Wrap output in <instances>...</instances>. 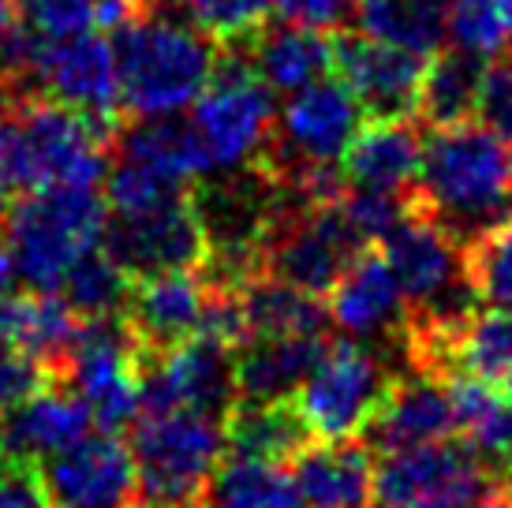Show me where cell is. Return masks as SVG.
I'll use <instances>...</instances> for the list:
<instances>
[{
  "mask_svg": "<svg viewBox=\"0 0 512 508\" xmlns=\"http://www.w3.org/2000/svg\"><path fill=\"white\" fill-rule=\"evenodd\" d=\"M415 202L460 243H471L512 217L509 150L479 120L430 127Z\"/></svg>",
  "mask_w": 512,
  "mask_h": 508,
  "instance_id": "1",
  "label": "cell"
},
{
  "mask_svg": "<svg viewBox=\"0 0 512 508\" xmlns=\"http://www.w3.org/2000/svg\"><path fill=\"white\" fill-rule=\"evenodd\" d=\"M113 49L120 105L131 116H172L195 105L221 60V49L199 27L157 8L116 30Z\"/></svg>",
  "mask_w": 512,
  "mask_h": 508,
  "instance_id": "2",
  "label": "cell"
},
{
  "mask_svg": "<svg viewBox=\"0 0 512 508\" xmlns=\"http://www.w3.org/2000/svg\"><path fill=\"white\" fill-rule=\"evenodd\" d=\"M4 120H8L4 169L15 187L42 191V187L64 184H101V176L109 169L105 150L116 142L105 124L45 94H23L4 113Z\"/></svg>",
  "mask_w": 512,
  "mask_h": 508,
  "instance_id": "3",
  "label": "cell"
},
{
  "mask_svg": "<svg viewBox=\"0 0 512 508\" xmlns=\"http://www.w3.org/2000/svg\"><path fill=\"white\" fill-rule=\"evenodd\" d=\"M109 202L98 187H42L8 210V247L15 273L34 288L57 292L68 269L105 243Z\"/></svg>",
  "mask_w": 512,
  "mask_h": 508,
  "instance_id": "4",
  "label": "cell"
},
{
  "mask_svg": "<svg viewBox=\"0 0 512 508\" xmlns=\"http://www.w3.org/2000/svg\"><path fill=\"white\" fill-rule=\"evenodd\" d=\"M277 124L273 86L262 79L243 45L221 49L214 79L195 98L191 131L206 157V172H232L266 154Z\"/></svg>",
  "mask_w": 512,
  "mask_h": 508,
  "instance_id": "5",
  "label": "cell"
},
{
  "mask_svg": "<svg viewBox=\"0 0 512 508\" xmlns=\"http://www.w3.org/2000/svg\"><path fill=\"white\" fill-rule=\"evenodd\" d=\"M139 497L165 508H199L206 482L225 456V415L172 408L154 411L131 438Z\"/></svg>",
  "mask_w": 512,
  "mask_h": 508,
  "instance_id": "6",
  "label": "cell"
},
{
  "mask_svg": "<svg viewBox=\"0 0 512 508\" xmlns=\"http://www.w3.org/2000/svg\"><path fill=\"white\" fill-rule=\"evenodd\" d=\"M8 64H12L19 86L34 94L30 86H42L38 94L64 101L90 120L120 131V75H116V49L98 34H72V38H38V34H12L8 42Z\"/></svg>",
  "mask_w": 512,
  "mask_h": 508,
  "instance_id": "7",
  "label": "cell"
},
{
  "mask_svg": "<svg viewBox=\"0 0 512 508\" xmlns=\"http://www.w3.org/2000/svg\"><path fill=\"white\" fill-rule=\"evenodd\" d=\"M393 378L397 374L389 370L378 348L363 340H333L299 385L296 404L314 438H359L385 404Z\"/></svg>",
  "mask_w": 512,
  "mask_h": 508,
  "instance_id": "8",
  "label": "cell"
},
{
  "mask_svg": "<svg viewBox=\"0 0 512 508\" xmlns=\"http://www.w3.org/2000/svg\"><path fill=\"white\" fill-rule=\"evenodd\" d=\"M146 348L135 340L124 314L83 318L79 340L72 348L64 385H72L94 411V426L124 430L143 415V367Z\"/></svg>",
  "mask_w": 512,
  "mask_h": 508,
  "instance_id": "9",
  "label": "cell"
},
{
  "mask_svg": "<svg viewBox=\"0 0 512 508\" xmlns=\"http://www.w3.org/2000/svg\"><path fill=\"white\" fill-rule=\"evenodd\" d=\"M363 109L341 79H318V83L292 90L285 109L277 113L270 146L255 165L270 176L314 169V165H337L356 139L363 124Z\"/></svg>",
  "mask_w": 512,
  "mask_h": 508,
  "instance_id": "10",
  "label": "cell"
},
{
  "mask_svg": "<svg viewBox=\"0 0 512 508\" xmlns=\"http://www.w3.org/2000/svg\"><path fill=\"white\" fill-rule=\"evenodd\" d=\"M498 479L468 445L434 441L385 452L374 467V497L389 508H479Z\"/></svg>",
  "mask_w": 512,
  "mask_h": 508,
  "instance_id": "11",
  "label": "cell"
},
{
  "mask_svg": "<svg viewBox=\"0 0 512 508\" xmlns=\"http://www.w3.org/2000/svg\"><path fill=\"white\" fill-rule=\"evenodd\" d=\"M333 71L352 90L367 120H412L419 116V94L427 60L423 53L370 38L367 30L341 34L333 42Z\"/></svg>",
  "mask_w": 512,
  "mask_h": 508,
  "instance_id": "12",
  "label": "cell"
},
{
  "mask_svg": "<svg viewBox=\"0 0 512 508\" xmlns=\"http://www.w3.org/2000/svg\"><path fill=\"white\" fill-rule=\"evenodd\" d=\"M236 404V348L214 337H191L165 348L143 367V415L172 408L225 415Z\"/></svg>",
  "mask_w": 512,
  "mask_h": 508,
  "instance_id": "13",
  "label": "cell"
},
{
  "mask_svg": "<svg viewBox=\"0 0 512 508\" xmlns=\"http://www.w3.org/2000/svg\"><path fill=\"white\" fill-rule=\"evenodd\" d=\"M105 251L128 269L135 281L172 273V269H199L206 262V228H202L195 198L176 195L139 217H116L105 228Z\"/></svg>",
  "mask_w": 512,
  "mask_h": 508,
  "instance_id": "14",
  "label": "cell"
},
{
  "mask_svg": "<svg viewBox=\"0 0 512 508\" xmlns=\"http://www.w3.org/2000/svg\"><path fill=\"white\" fill-rule=\"evenodd\" d=\"M57 508H131L139 505V467L124 441L101 430L49 456L42 471Z\"/></svg>",
  "mask_w": 512,
  "mask_h": 508,
  "instance_id": "15",
  "label": "cell"
},
{
  "mask_svg": "<svg viewBox=\"0 0 512 508\" xmlns=\"http://www.w3.org/2000/svg\"><path fill=\"white\" fill-rule=\"evenodd\" d=\"M329 322L356 340H389L404 355V333H408V296L400 288L393 266L382 251H359L344 277L329 292Z\"/></svg>",
  "mask_w": 512,
  "mask_h": 508,
  "instance_id": "16",
  "label": "cell"
},
{
  "mask_svg": "<svg viewBox=\"0 0 512 508\" xmlns=\"http://www.w3.org/2000/svg\"><path fill=\"white\" fill-rule=\"evenodd\" d=\"M206 303H210V284L202 273L195 269L154 273V277L135 281L128 307H124V322L131 325L146 355H157L199 337Z\"/></svg>",
  "mask_w": 512,
  "mask_h": 508,
  "instance_id": "17",
  "label": "cell"
},
{
  "mask_svg": "<svg viewBox=\"0 0 512 508\" xmlns=\"http://www.w3.org/2000/svg\"><path fill=\"white\" fill-rule=\"evenodd\" d=\"M456 430V404L449 381L427 370H404L367 426V445L382 452L419 449L445 441Z\"/></svg>",
  "mask_w": 512,
  "mask_h": 508,
  "instance_id": "18",
  "label": "cell"
},
{
  "mask_svg": "<svg viewBox=\"0 0 512 508\" xmlns=\"http://www.w3.org/2000/svg\"><path fill=\"white\" fill-rule=\"evenodd\" d=\"M94 426V411L72 385L53 381L27 396L23 404L0 411V456L30 460L38 464L42 456L72 449Z\"/></svg>",
  "mask_w": 512,
  "mask_h": 508,
  "instance_id": "19",
  "label": "cell"
},
{
  "mask_svg": "<svg viewBox=\"0 0 512 508\" xmlns=\"http://www.w3.org/2000/svg\"><path fill=\"white\" fill-rule=\"evenodd\" d=\"M344 180L363 191L385 195H415L423 169V139L412 120H370L359 127L341 157Z\"/></svg>",
  "mask_w": 512,
  "mask_h": 508,
  "instance_id": "20",
  "label": "cell"
},
{
  "mask_svg": "<svg viewBox=\"0 0 512 508\" xmlns=\"http://www.w3.org/2000/svg\"><path fill=\"white\" fill-rule=\"evenodd\" d=\"M374 449L367 441H311L292 460L307 508H367L374 497Z\"/></svg>",
  "mask_w": 512,
  "mask_h": 508,
  "instance_id": "21",
  "label": "cell"
},
{
  "mask_svg": "<svg viewBox=\"0 0 512 508\" xmlns=\"http://www.w3.org/2000/svg\"><path fill=\"white\" fill-rule=\"evenodd\" d=\"M0 329L15 340L19 352H27L53 381H64L72 348L79 340L83 318L60 292H23V296L0 299Z\"/></svg>",
  "mask_w": 512,
  "mask_h": 508,
  "instance_id": "22",
  "label": "cell"
},
{
  "mask_svg": "<svg viewBox=\"0 0 512 508\" xmlns=\"http://www.w3.org/2000/svg\"><path fill=\"white\" fill-rule=\"evenodd\" d=\"M326 344L322 333L247 340L236 348V400H292Z\"/></svg>",
  "mask_w": 512,
  "mask_h": 508,
  "instance_id": "23",
  "label": "cell"
},
{
  "mask_svg": "<svg viewBox=\"0 0 512 508\" xmlns=\"http://www.w3.org/2000/svg\"><path fill=\"white\" fill-rule=\"evenodd\" d=\"M311 438L296 400H236L225 411V449L232 456L292 464Z\"/></svg>",
  "mask_w": 512,
  "mask_h": 508,
  "instance_id": "24",
  "label": "cell"
},
{
  "mask_svg": "<svg viewBox=\"0 0 512 508\" xmlns=\"http://www.w3.org/2000/svg\"><path fill=\"white\" fill-rule=\"evenodd\" d=\"M243 49L258 75L285 94L318 83L326 79V71H333V42L326 38V30L303 27L292 19H285L281 27H262Z\"/></svg>",
  "mask_w": 512,
  "mask_h": 508,
  "instance_id": "25",
  "label": "cell"
},
{
  "mask_svg": "<svg viewBox=\"0 0 512 508\" xmlns=\"http://www.w3.org/2000/svg\"><path fill=\"white\" fill-rule=\"evenodd\" d=\"M449 393L456 404V430L490 471L512 479V400L494 381L453 374Z\"/></svg>",
  "mask_w": 512,
  "mask_h": 508,
  "instance_id": "26",
  "label": "cell"
},
{
  "mask_svg": "<svg viewBox=\"0 0 512 508\" xmlns=\"http://www.w3.org/2000/svg\"><path fill=\"white\" fill-rule=\"evenodd\" d=\"M116 154L161 172L165 180L180 187L206 172V157L191 124H180L172 116H139L124 124L116 131Z\"/></svg>",
  "mask_w": 512,
  "mask_h": 508,
  "instance_id": "27",
  "label": "cell"
},
{
  "mask_svg": "<svg viewBox=\"0 0 512 508\" xmlns=\"http://www.w3.org/2000/svg\"><path fill=\"white\" fill-rule=\"evenodd\" d=\"M243 318H247V340L255 337H311L322 333L329 322V311L318 303L322 296H311L296 284H285L262 273L240 292Z\"/></svg>",
  "mask_w": 512,
  "mask_h": 508,
  "instance_id": "28",
  "label": "cell"
},
{
  "mask_svg": "<svg viewBox=\"0 0 512 508\" xmlns=\"http://www.w3.org/2000/svg\"><path fill=\"white\" fill-rule=\"evenodd\" d=\"M199 508H307V501L281 464L232 456L206 482Z\"/></svg>",
  "mask_w": 512,
  "mask_h": 508,
  "instance_id": "29",
  "label": "cell"
},
{
  "mask_svg": "<svg viewBox=\"0 0 512 508\" xmlns=\"http://www.w3.org/2000/svg\"><path fill=\"white\" fill-rule=\"evenodd\" d=\"M479 83H483V68L475 57L460 53V49L438 53L434 60H427L423 94H419V120H427L430 127H453L475 120Z\"/></svg>",
  "mask_w": 512,
  "mask_h": 508,
  "instance_id": "30",
  "label": "cell"
},
{
  "mask_svg": "<svg viewBox=\"0 0 512 508\" xmlns=\"http://www.w3.org/2000/svg\"><path fill=\"white\" fill-rule=\"evenodd\" d=\"M356 19L370 38L423 57L445 38V0H356Z\"/></svg>",
  "mask_w": 512,
  "mask_h": 508,
  "instance_id": "31",
  "label": "cell"
},
{
  "mask_svg": "<svg viewBox=\"0 0 512 508\" xmlns=\"http://www.w3.org/2000/svg\"><path fill=\"white\" fill-rule=\"evenodd\" d=\"M135 288V277L116 262L105 247H94L83 254L68 277L60 281V296L72 303V311L79 318H109V314H124Z\"/></svg>",
  "mask_w": 512,
  "mask_h": 508,
  "instance_id": "32",
  "label": "cell"
},
{
  "mask_svg": "<svg viewBox=\"0 0 512 508\" xmlns=\"http://www.w3.org/2000/svg\"><path fill=\"white\" fill-rule=\"evenodd\" d=\"M445 34L453 49L475 60L512 53V0H449Z\"/></svg>",
  "mask_w": 512,
  "mask_h": 508,
  "instance_id": "33",
  "label": "cell"
},
{
  "mask_svg": "<svg viewBox=\"0 0 512 508\" xmlns=\"http://www.w3.org/2000/svg\"><path fill=\"white\" fill-rule=\"evenodd\" d=\"M512 370V311L494 307L471 314L453 344V374L501 381Z\"/></svg>",
  "mask_w": 512,
  "mask_h": 508,
  "instance_id": "34",
  "label": "cell"
},
{
  "mask_svg": "<svg viewBox=\"0 0 512 508\" xmlns=\"http://www.w3.org/2000/svg\"><path fill=\"white\" fill-rule=\"evenodd\" d=\"M464 266L479 303L512 311V217L483 236L464 243Z\"/></svg>",
  "mask_w": 512,
  "mask_h": 508,
  "instance_id": "35",
  "label": "cell"
},
{
  "mask_svg": "<svg viewBox=\"0 0 512 508\" xmlns=\"http://www.w3.org/2000/svg\"><path fill=\"white\" fill-rule=\"evenodd\" d=\"M273 8H277V0H187V12L195 19V27L217 49L247 45L270 23Z\"/></svg>",
  "mask_w": 512,
  "mask_h": 508,
  "instance_id": "36",
  "label": "cell"
},
{
  "mask_svg": "<svg viewBox=\"0 0 512 508\" xmlns=\"http://www.w3.org/2000/svg\"><path fill=\"white\" fill-rule=\"evenodd\" d=\"M176 195H184V187L165 180L161 172L139 165V161H128V157H116V165L109 169V180H105V202H109V210L116 217L150 213L157 206L172 202Z\"/></svg>",
  "mask_w": 512,
  "mask_h": 508,
  "instance_id": "37",
  "label": "cell"
},
{
  "mask_svg": "<svg viewBox=\"0 0 512 508\" xmlns=\"http://www.w3.org/2000/svg\"><path fill=\"white\" fill-rule=\"evenodd\" d=\"M19 19L38 38H72L98 23V0H19Z\"/></svg>",
  "mask_w": 512,
  "mask_h": 508,
  "instance_id": "38",
  "label": "cell"
},
{
  "mask_svg": "<svg viewBox=\"0 0 512 508\" xmlns=\"http://www.w3.org/2000/svg\"><path fill=\"white\" fill-rule=\"evenodd\" d=\"M475 120L490 127L498 139L512 142V53H501L483 68Z\"/></svg>",
  "mask_w": 512,
  "mask_h": 508,
  "instance_id": "39",
  "label": "cell"
},
{
  "mask_svg": "<svg viewBox=\"0 0 512 508\" xmlns=\"http://www.w3.org/2000/svg\"><path fill=\"white\" fill-rule=\"evenodd\" d=\"M45 385H53V378L27 352H19L15 340L0 329V411L23 404L27 396H34Z\"/></svg>",
  "mask_w": 512,
  "mask_h": 508,
  "instance_id": "40",
  "label": "cell"
},
{
  "mask_svg": "<svg viewBox=\"0 0 512 508\" xmlns=\"http://www.w3.org/2000/svg\"><path fill=\"white\" fill-rule=\"evenodd\" d=\"M53 497L45 490L38 464L0 456V508H49Z\"/></svg>",
  "mask_w": 512,
  "mask_h": 508,
  "instance_id": "41",
  "label": "cell"
},
{
  "mask_svg": "<svg viewBox=\"0 0 512 508\" xmlns=\"http://www.w3.org/2000/svg\"><path fill=\"white\" fill-rule=\"evenodd\" d=\"M277 8H281V15L292 19V23L333 30L356 12V0H277Z\"/></svg>",
  "mask_w": 512,
  "mask_h": 508,
  "instance_id": "42",
  "label": "cell"
},
{
  "mask_svg": "<svg viewBox=\"0 0 512 508\" xmlns=\"http://www.w3.org/2000/svg\"><path fill=\"white\" fill-rule=\"evenodd\" d=\"M27 90L19 86V79H15V71H12V64H8V53L0 49V116L12 109L15 101L23 98Z\"/></svg>",
  "mask_w": 512,
  "mask_h": 508,
  "instance_id": "43",
  "label": "cell"
},
{
  "mask_svg": "<svg viewBox=\"0 0 512 508\" xmlns=\"http://www.w3.org/2000/svg\"><path fill=\"white\" fill-rule=\"evenodd\" d=\"M15 258H12V247H8V240H0V299L12 296V284H15Z\"/></svg>",
  "mask_w": 512,
  "mask_h": 508,
  "instance_id": "44",
  "label": "cell"
},
{
  "mask_svg": "<svg viewBox=\"0 0 512 508\" xmlns=\"http://www.w3.org/2000/svg\"><path fill=\"white\" fill-rule=\"evenodd\" d=\"M19 19V0H0V38H8Z\"/></svg>",
  "mask_w": 512,
  "mask_h": 508,
  "instance_id": "45",
  "label": "cell"
},
{
  "mask_svg": "<svg viewBox=\"0 0 512 508\" xmlns=\"http://www.w3.org/2000/svg\"><path fill=\"white\" fill-rule=\"evenodd\" d=\"M498 389H501V393H505V396H509V400H512V370H509V374H505V378L498 381Z\"/></svg>",
  "mask_w": 512,
  "mask_h": 508,
  "instance_id": "46",
  "label": "cell"
},
{
  "mask_svg": "<svg viewBox=\"0 0 512 508\" xmlns=\"http://www.w3.org/2000/svg\"><path fill=\"white\" fill-rule=\"evenodd\" d=\"M150 8H165V4H176V0H146Z\"/></svg>",
  "mask_w": 512,
  "mask_h": 508,
  "instance_id": "47",
  "label": "cell"
},
{
  "mask_svg": "<svg viewBox=\"0 0 512 508\" xmlns=\"http://www.w3.org/2000/svg\"><path fill=\"white\" fill-rule=\"evenodd\" d=\"M509 184H512V154H509Z\"/></svg>",
  "mask_w": 512,
  "mask_h": 508,
  "instance_id": "48",
  "label": "cell"
},
{
  "mask_svg": "<svg viewBox=\"0 0 512 508\" xmlns=\"http://www.w3.org/2000/svg\"><path fill=\"white\" fill-rule=\"evenodd\" d=\"M367 508H370V505H367ZM378 508H389V505H378Z\"/></svg>",
  "mask_w": 512,
  "mask_h": 508,
  "instance_id": "49",
  "label": "cell"
}]
</instances>
